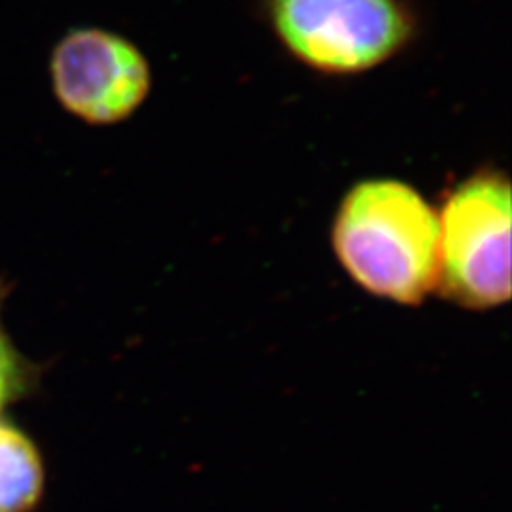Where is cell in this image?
<instances>
[{
	"label": "cell",
	"instance_id": "cell-1",
	"mask_svg": "<svg viewBox=\"0 0 512 512\" xmlns=\"http://www.w3.org/2000/svg\"><path fill=\"white\" fill-rule=\"evenodd\" d=\"M330 245L342 270L372 296L418 306L437 291L439 217L412 184L365 179L336 207Z\"/></svg>",
	"mask_w": 512,
	"mask_h": 512
},
{
	"label": "cell",
	"instance_id": "cell-2",
	"mask_svg": "<svg viewBox=\"0 0 512 512\" xmlns=\"http://www.w3.org/2000/svg\"><path fill=\"white\" fill-rule=\"evenodd\" d=\"M270 29L285 52L327 76L368 73L418 37L406 0H264Z\"/></svg>",
	"mask_w": 512,
	"mask_h": 512
},
{
	"label": "cell",
	"instance_id": "cell-3",
	"mask_svg": "<svg viewBox=\"0 0 512 512\" xmlns=\"http://www.w3.org/2000/svg\"><path fill=\"white\" fill-rule=\"evenodd\" d=\"M511 181L497 167H480L446 192L439 217L442 298L486 311L511 300Z\"/></svg>",
	"mask_w": 512,
	"mask_h": 512
},
{
	"label": "cell",
	"instance_id": "cell-4",
	"mask_svg": "<svg viewBox=\"0 0 512 512\" xmlns=\"http://www.w3.org/2000/svg\"><path fill=\"white\" fill-rule=\"evenodd\" d=\"M59 105L92 126L126 122L152 90L147 55L109 29L78 27L55 44L50 59Z\"/></svg>",
	"mask_w": 512,
	"mask_h": 512
},
{
	"label": "cell",
	"instance_id": "cell-5",
	"mask_svg": "<svg viewBox=\"0 0 512 512\" xmlns=\"http://www.w3.org/2000/svg\"><path fill=\"white\" fill-rule=\"evenodd\" d=\"M37 448L21 431L0 423V512H27L42 492Z\"/></svg>",
	"mask_w": 512,
	"mask_h": 512
},
{
	"label": "cell",
	"instance_id": "cell-6",
	"mask_svg": "<svg viewBox=\"0 0 512 512\" xmlns=\"http://www.w3.org/2000/svg\"><path fill=\"white\" fill-rule=\"evenodd\" d=\"M25 363L0 327V410L25 389Z\"/></svg>",
	"mask_w": 512,
	"mask_h": 512
}]
</instances>
